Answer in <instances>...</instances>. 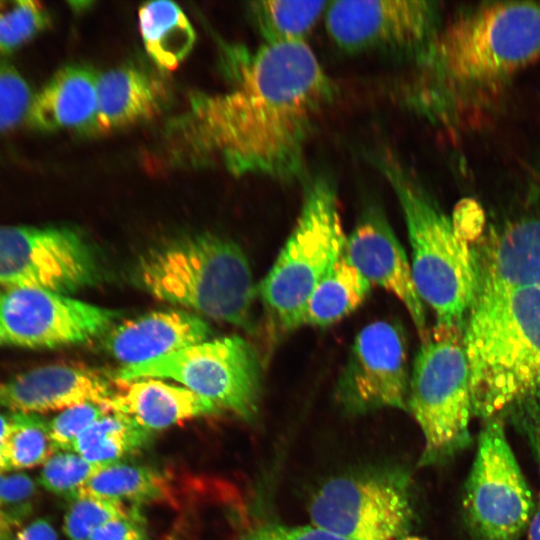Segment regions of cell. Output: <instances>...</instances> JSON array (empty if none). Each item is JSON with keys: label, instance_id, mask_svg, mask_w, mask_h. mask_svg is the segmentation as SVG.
<instances>
[{"label": "cell", "instance_id": "obj_1", "mask_svg": "<svg viewBox=\"0 0 540 540\" xmlns=\"http://www.w3.org/2000/svg\"><path fill=\"white\" fill-rule=\"evenodd\" d=\"M223 85L195 91L166 124L172 165L234 176L299 179L316 123L337 94L305 41L224 47Z\"/></svg>", "mask_w": 540, "mask_h": 540}, {"label": "cell", "instance_id": "obj_2", "mask_svg": "<svg viewBox=\"0 0 540 540\" xmlns=\"http://www.w3.org/2000/svg\"><path fill=\"white\" fill-rule=\"evenodd\" d=\"M538 60L540 2L482 3L443 23L411 60L401 98L418 116L452 126Z\"/></svg>", "mask_w": 540, "mask_h": 540}, {"label": "cell", "instance_id": "obj_3", "mask_svg": "<svg viewBox=\"0 0 540 540\" xmlns=\"http://www.w3.org/2000/svg\"><path fill=\"white\" fill-rule=\"evenodd\" d=\"M463 346L473 415L486 420L540 394V287L475 294Z\"/></svg>", "mask_w": 540, "mask_h": 540}, {"label": "cell", "instance_id": "obj_4", "mask_svg": "<svg viewBox=\"0 0 540 540\" xmlns=\"http://www.w3.org/2000/svg\"><path fill=\"white\" fill-rule=\"evenodd\" d=\"M134 274L139 286L161 301L253 329L257 290L249 261L225 237L197 233L169 240L141 256Z\"/></svg>", "mask_w": 540, "mask_h": 540}, {"label": "cell", "instance_id": "obj_5", "mask_svg": "<svg viewBox=\"0 0 540 540\" xmlns=\"http://www.w3.org/2000/svg\"><path fill=\"white\" fill-rule=\"evenodd\" d=\"M391 187L405 220L412 248L417 292L436 317V329L463 332L475 290L472 248L452 218L420 180L393 154L373 158Z\"/></svg>", "mask_w": 540, "mask_h": 540}, {"label": "cell", "instance_id": "obj_6", "mask_svg": "<svg viewBox=\"0 0 540 540\" xmlns=\"http://www.w3.org/2000/svg\"><path fill=\"white\" fill-rule=\"evenodd\" d=\"M346 237L335 184L328 176H314L306 184L296 223L258 288L281 329L302 326L306 303L342 254Z\"/></svg>", "mask_w": 540, "mask_h": 540}, {"label": "cell", "instance_id": "obj_7", "mask_svg": "<svg viewBox=\"0 0 540 540\" xmlns=\"http://www.w3.org/2000/svg\"><path fill=\"white\" fill-rule=\"evenodd\" d=\"M407 411L423 435L421 465L439 462L469 443L473 411L463 332L435 328L422 340L410 374Z\"/></svg>", "mask_w": 540, "mask_h": 540}, {"label": "cell", "instance_id": "obj_8", "mask_svg": "<svg viewBox=\"0 0 540 540\" xmlns=\"http://www.w3.org/2000/svg\"><path fill=\"white\" fill-rule=\"evenodd\" d=\"M168 378L218 408L253 419L259 407L261 369L252 346L232 335L208 340L154 360L124 365L116 380Z\"/></svg>", "mask_w": 540, "mask_h": 540}, {"label": "cell", "instance_id": "obj_9", "mask_svg": "<svg viewBox=\"0 0 540 540\" xmlns=\"http://www.w3.org/2000/svg\"><path fill=\"white\" fill-rule=\"evenodd\" d=\"M311 525L348 540H400L413 507L408 476L397 470L334 478L310 503Z\"/></svg>", "mask_w": 540, "mask_h": 540}, {"label": "cell", "instance_id": "obj_10", "mask_svg": "<svg viewBox=\"0 0 540 540\" xmlns=\"http://www.w3.org/2000/svg\"><path fill=\"white\" fill-rule=\"evenodd\" d=\"M463 506L477 540H516L531 519V491L496 416L479 434Z\"/></svg>", "mask_w": 540, "mask_h": 540}, {"label": "cell", "instance_id": "obj_11", "mask_svg": "<svg viewBox=\"0 0 540 540\" xmlns=\"http://www.w3.org/2000/svg\"><path fill=\"white\" fill-rule=\"evenodd\" d=\"M98 263L89 244L66 226L0 225V289L61 294L94 283Z\"/></svg>", "mask_w": 540, "mask_h": 540}, {"label": "cell", "instance_id": "obj_12", "mask_svg": "<svg viewBox=\"0 0 540 540\" xmlns=\"http://www.w3.org/2000/svg\"><path fill=\"white\" fill-rule=\"evenodd\" d=\"M325 24L331 40L345 52L390 53L412 60L443 21L435 1L341 0L329 3Z\"/></svg>", "mask_w": 540, "mask_h": 540}, {"label": "cell", "instance_id": "obj_13", "mask_svg": "<svg viewBox=\"0 0 540 540\" xmlns=\"http://www.w3.org/2000/svg\"><path fill=\"white\" fill-rule=\"evenodd\" d=\"M120 313L65 294L38 289H0V346L55 349L104 334Z\"/></svg>", "mask_w": 540, "mask_h": 540}, {"label": "cell", "instance_id": "obj_14", "mask_svg": "<svg viewBox=\"0 0 540 540\" xmlns=\"http://www.w3.org/2000/svg\"><path fill=\"white\" fill-rule=\"evenodd\" d=\"M410 374L404 332L378 320L363 327L338 383V399L352 413L383 408L407 411Z\"/></svg>", "mask_w": 540, "mask_h": 540}, {"label": "cell", "instance_id": "obj_15", "mask_svg": "<svg viewBox=\"0 0 540 540\" xmlns=\"http://www.w3.org/2000/svg\"><path fill=\"white\" fill-rule=\"evenodd\" d=\"M343 253L371 284L390 292L402 303L424 340L429 335L426 313L413 280L411 264L378 206L364 209L346 237Z\"/></svg>", "mask_w": 540, "mask_h": 540}, {"label": "cell", "instance_id": "obj_16", "mask_svg": "<svg viewBox=\"0 0 540 540\" xmlns=\"http://www.w3.org/2000/svg\"><path fill=\"white\" fill-rule=\"evenodd\" d=\"M472 247L474 295L540 287V218L526 216L490 229ZM474 297V296H473Z\"/></svg>", "mask_w": 540, "mask_h": 540}, {"label": "cell", "instance_id": "obj_17", "mask_svg": "<svg viewBox=\"0 0 540 540\" xmlns=\"http://www.w3.org/2000/svg\"><path fill=\"white\" fill-rule=\"evenodd\" d=\"M113 394L111 383L99 371L48 365L0 382V409L38 414L87 402L105 409Z\"/></svg>", "mask_w": 540, "mask_h": 540}, {"label": "cell", "instance_id": "obj_18", "mask_svg": "<svg viewBox=\"0 0 540 540\" xmlns=\"http://www.w3.org/2000/svg\"><path fill=\"white\" fill-rule=\"evenodd\" d=\"M211 333L210 325L194 314L154 311L117 325L103 344L114 358L134 365L208 341Z\"/></svg>", "mask_w": 540, "mask_h": 540}, {"label": "cell", "instance_id": "obj_19", "mask_svg": "<svg viewBox=\"0 0 540 540\" xmlns=\"http://www.w3.org/2000/svg\"><path fill=\"white\" fill-rule=\"evenodd\" d=\"M97 112L89 135L105 134L154 119L168 102L165 82L136 64L99 73Z\"/></svg>", "mask_w": 540, "mask_h": 540}, {"label": "cell", "instance_id": "obj_20", "mask_svg": "<svg viewBox=\"0 0 540 540\" xmlns=\"http://www.w3.org/2000/svg\"><path fill=\"white\" fill-rule=\"evenodd\" d=\"M99 73L84 64L61 67L33 95L25 123L40 132L89 135L97 112Z\"/></svg>", "mask_w": 540, "mask_h": 540}, {"label": "cell", "instance_id": "obj_21", "mask_svg": "<svg viewBox=\"0 0 540 540\" xmlns=\"http://www.w3.org/2000/svg\"><path fill=\"white\" fill-rule=\"evenodd\" d=\"M116 381L118 389L105 410L128 415L151 432L219 412L214 403L186 387L156 378Z\"/></svg>", "mask_w": 540, "mask_h": 540}, {"label": "cell", "instance_id": "obj_22", "mask_svg": "<svg viewBox=\"0 0 540 540\" xmlns=\"http://www.w3.org/2000/svg\"><path fill=\"white\" fill-rule=\"evenodd\" d=\"M138 24L145 51L161 70H175L195 45L196 32L174 2L143 4L138 10Z\"/></svg>", "mask_w": 540, "mask_h": 540}, {"label": "cell", "instance_id": "obj_23", "mask_svg": "<svg viewBox=\"0 0 540 540\" xmlns=\"http://www.w3.org/2000/svg\"><path fill=\"white\" fill-rule=\"evenodd\" d=\"M370 289L371 283L342 252L311 293L302 326L324 327L342 320L362 305Z\"/></svg>", "mask_w": 540, "mask_h": 540}, {"label": "cell", "instance_id": "obj_24", "mask_svg": "<svg viewBox=\"0 0 540 540\" xmlns=\"http://www.w3.org/2000/svg\"><path fill=\"white\" fill-rule=\"evenodd\" d=\"M150 441L151 431L135 419L107 412L77 437L71 451L95 466L105 467L141 452Z\"/></svg>", "mask_w": 540, "mask_h": 540}, {"label": "cell", "instance_id": "obj_25", "mask_svg": "<svg viewBox=\"0 0 540 540\" xmlns=\"http://www.w3.org/2000/svg\"><path fill=\"white\" fill-rule=\"evenodd\" d=\"M84 496L129 502L140 507L167 500L170 486L165 476L150 466L118 462L101 467L76 498Z\"/></svg>", "mask_w": 540, "mask_h": 540}, {"label": "cell", "instance_id": "obj_26", "mask_svg": "<svg viewBox=\"0 0 540 540\" xmlns=\"http://www.w3.org/2000/svg\"><path fill=\"white\" fill-rule=\"evenodd\" d=\"M329 3L265 0L252 2L249 9L264 42L286 43L305 41Z\"/></svg>", "mask_w": 540, "mask_h": 540}, {"label": "cell", "instance_id": "obj_27", "mask_svg": "<svg viewBox=\"0 0 540 540\" xmlns=\"http://www.w3.org/2000/svg\"><path fill=\"white\" fill-rule=\"evenodd\" d=\"M56 452L58 450L50 437L47 419L35 413L14 412L7 439L11 470L44 464Z\"/></svg>", "mask_w": 540, "mask_h": 540}, {"label": "cell", "instance_id": "obj_28", "mask_svg": "<svg viewBox=\"0 0 540 540\" xmlns=\"http://www.w3.org/2000/svg\"><path fill=\"white\" fill-rule=\"evenodd\" d=\"M50 25V14L35 0H0V60L14 54Z\"/></svg>", "mask_w": 540, "mask_h": 540}, {"label": "cell", "instance_id": "obj_29", "mask_svg": "<svg viewBox=\"0 0 540 540\" xmlns=\"http://www.w3.org/2000/svg\"><path fill=\"white\" fill-rule=\"evenodd\" d=\"M100 468L73 451H58L44 463L39 483L47 491L73 501Z\"/></svg>", "mask_w": 540, "mask_h": 540}, {"label": "cell", "instance_id": "obj_30", "mask_svg": "<svg viewBox=\"0 0 540 540\" xmlns=\"http://www.w3.org/2000/svg\"><path fill=\"white\" fill-rule=\"evenodd\" d=\"M139 506L105 498L84 496L72 501L64 519L69 540H88L91 533L106 522L133 513Z\"/></svg>", "mask_w": 540, "mask_h": 540}, {"label": "cell", "instance_id": "obj_31", "mask_svg": "<svg viewBox=\"0 0 540 540\" xmlns=\"http://www.w3.org/2000/svg\"><path fill=\"white\" fill-rule=\"evenodd\" d=\"M33 95L19 70L0 60V136L25 122Z\"/></svg>", "mask_w": 540, "mask_h": 540}, {"label": "cell", "instance_id": "obj_32", "mask_svg": "<svg viewBox=\"0 0 540 540\" xmlns=\"http://www.w3.org/2000/svg\"><path fill=\"white\" fill-rule=\"evenodd\" d=\"M107 411L96 403H83L69 407L48 420L50 437L58 451H71L77 437Z\"/></svg>", "mask_w": 540, "mask_h": 540}, {"label": "cell", "instance_id": "obj_33", "mask_svg": "<svg viewBox=\"0 0 540 540\" xmlns=\"http://www.w3.org/2000/svg\"><path fill=\"white\" fill-rule=\"evenodd\" d=\"M37 490L34 479L26 473L3 475L0 482V512L21 528L33 514Z\"/></svg>", "mask_w": 540, "mask_h": 540}, {"label": "cell", "instance_id": "obj_34", "mask_svg": "<svg viewBox=\"0 0 540 540\" xmlns=\"http://www.w3.org/2000/svg\"><path fill=\"white\" fill-rule=\"evenodd\" d=\"M236 540H348L313 525L290 526L264 523L255 526Z\"/></svg>", "mask_w": 540, "mask_h": 540}, {"label": "cell", "instance_id": "obj_35", "mask_svg": "<svg viewBox=\"0 0 540 540\" xmlns=\"http://www.w3.org/2000/svg\"><path fill=\"white\" fill-rule=\"evenodd\" d=\"M88 540H148L145 518L137 508L128 516L112 519L98 527Z\"/></svg>", "mask_w": 540, "mask_h": 540}, {"label": "cell", "instance_id": "obj_36", "mask_svg": "<svg viewBox=\"0 0 540 540\" xmlns=\"http://www.w3.org/2000/svg\"><path fill=\"white\" fill-rule=\"evenodd\" d=\"M13 540H58V536L50 521L38 518L22 526L15 533Z\"/></svg>", "mask_w": 540, "mask_h": 540}, {"label": "cell", "instance_id": "obj_37", "mask_svg": "<svg viewBox=\"0 0 540 540\" xmlns=\"http://www.w3.org/2000/svg\"><path fill=\"white\" fill-rule=\"evenodd\" d=\"M14 412H0V474L11 471L7 456V439L13 424Z\"/></svg>", "mask_w": 540, "mask_h": 540}, {"label": "cell", "instance_id": "obj_38", "mask_svg": "<svg viewBox=\"0 0 540 540\" xmlns=\"http://www.w3.org/2000/svg\"><path fill=\"white\" fill-rule=\"evenodd\" d=\"M19 529L9 517L0 512V540H13Z\"/></svg>", "mask_w": 540, "mask_h": 540}, {"label": "cell", "instance_id": "obj_39", "mask_svg": "<svg viewBox=\"0 0 540 540\" xmlns=\"http://www.w3.org/2000/svg\"><path fill=\"white\" fill-rule=\"evenodd\" d=\"M528 540H540V500L529 525Z\"/></svg>", "mask_w": 540, "mask_h": 540}, {"label": "cell", "instance_id": "obj_40", "mask_svg": "<svg viewBox=\"0 0 540 540\" xmlns=\"http://www.w3.org/2000/svg\"><path fill=\"white\" fill-rule=\"evenodd\" d=\"M400 540H427V539L423 537H419V536L407 535Z\"/></svg>", "mask_w": 540, "mask_h": 540}, {"label": "cell", "instance_id": "obj_41", "mask_svg": "<svg viewBox=\"0 0 540 540\" xmlns=\"http://www.w3.org/2000/svg\"><path fill=\"white\" fill-rule=\"evenodd\" d=\"M2 478H3V475H2V474H0V482H1Z\"/></svg>", "mask_w": 540, "mask_h": 540}, {"label": "cell", "instance_id": "obj_42", "mask_svg": "<svg viewBox=\"0 0 540 540\" xmlns=\"http://www.w3.org/2000/svg\"><path fill=\"white\" fill-rule=\"evenodd\" d=\"M170 540H174V539H170Z\"/></svg>", "mask_w": 540, "mask_h": 540}]
</instances>
